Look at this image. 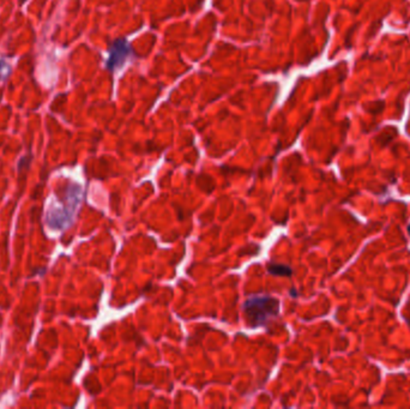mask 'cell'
<instances>
[{
	"mask_svg": "<svg viewBox=\"0 0 410 409\" xmlns=\"http://www.w3.org/2000/svg\"><path fill=\"white\" fill-rule=\"evenodd\" d=\"M408 233H409V235H410V225L408 226Z\"/></svg>",
	"mask_w": 410,
	"mask_h": 409,
	"instance_id": "5",
	"label": "cell"
},
{
	"mask_svg": "<svg viewBox=\"0 0 410 409\" xmlns=\"http://www.w3.org/2000/svg\"><path fill=\"white\" fill-rule=\"evenodd\" d=\"M131 54V47L127 41L124 39L116 40L111 44L109 48V58L107 61V68L108 70H116L122 67L126 63Z\"/></svg>",
	"mask_w": 410,
	"mask_h": 409,
	"instance_id": "2",
	"label": "cell"
},
{
	"mask_svg": "<svg viewBox=\"0 0 410 409\" xmlns=\"http://www.w3.org/2000/svg\"><path fill=\"white\" fill-rule=\"evenodd\" d=\"M269 273L274 275H282V276H289L292 274L291 268L281 266V264H269Z\"/></svg>",
	"mask_w": 410,
	"mask_h": 409,
	"instance_id": "3",
	"label": "cell"
},
{
	"mask_svg": "<svg viewBox=\"0 0 410 409\" xmlns=\"http://www.w3.org/2000/svg\"><path fill=\"white\" fill-rule=\"evenodd\" d=\"M280 302L272 297H253L244 304V312L251 326L257 328L277 316Z\"/></svg>",
	"mask_w": 410,
	"mask_h": 409,
	"instance_id": "1",
	"label": "cell"
},
{
	"mask_svg": "<svg viewBox=\"0 0 410 409\" xmlns=\"http://www.w3.org/2000/svg\"><path fill=\"white\" fill-rule=\"evenodd\" d=\"M10 72H11L10 65L6 63L5 60H0V81L6 80V77L10 75Z\"/></svg>",
	"mask_w": 410,
	"mask_h": 409,
	"instance_id": "4",
	"label": "cell"
}]
</instances>
